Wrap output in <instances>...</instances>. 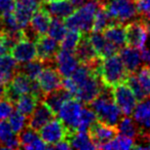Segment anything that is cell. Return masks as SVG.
Returning <instances> with one entry per match:
<instances>
[{"label": "cell", "mask_w": 150, "mask_h": 150, "mask_svg": "<svg viewBox=\"0 0 150 150\" xmlns=\"http://www.w3.org/2000/svg\"><path fill=\"white\" fill-rule=\"evenodd\" d=\"M8 123L16 134H19L23 129L28 127V117L18 110H13L8 117Z\"/></svg>", "instance_id": "obj_36"}, {"label": "cell", "mask_w": 150, "mask_h": 150, "mask_svg": "<svg viewBox=\"0 0 150 150\" xmlns=\"http://www.w3.org/2000/svg\"><path fill=\"white\" fill-rule=\"evenodd\" d=\"M37 58L43 61L45 64L54 63V59L60 50V42L50 35L39 36L35 41Z\"/></svg>", "instance_id": "obj_13"}, {"label": "cell", "mask_w": 150, "mask_h": 150, "mask_svg": "<svg viewBox=\"0 0 150 150\" xmlns=\"http://www.w3.org/2000/svg\"><path fill=\"white\" fill-rule=\"evenodd\" d=\"M62 75L57 70L54 63L46 64L37 77V81L44 95L62 88Z\"/></svg>", "instance_id": "obj_11"}, {"label": "cell", "mask_w": 150, "mask_h": 150, "mask_svg": "<svg viewBox=\"0 0 150 150\" xmlns=\"http://www.w3.org/2000/svg\"><path fill=\"white\" fill-rule=\"evenodd\" d=\"M141 52V58H142V62H143V65L145 66H150V48H147L145 46L140 50Z\"/></svg>", "instance_id": "obj_40"}, {"label": "cell", "mask_w": 150, "mask_h": 150, "mask_svg": "<svg viewBox=\"0 0 150 150\" xmlns=\"http://www.w3.org/2000/svg\"><path fill=\"white\" fill-rule=\"evenodd\" d=\"M113 24H116V22L111 18V16L109 15V13L105 8L104 4L102 2L100 6H99V8L97 9L96 15H95L94 25H93L92 31L103 32L106 28H108L109 26L113 25Z\"/></svg>", "instance_id": "obj_28"}, {"label": "cell", "mask_w": 150, "mask_h": 150, "mask_svg": "<svg viewBox=\"0 0 150 150\" xmlns=\"http://www.w3.org/2000/svg\"><path fill=\"white\" fill-rule=\"evenodd\" d=\"M67 30H68V28L66 27L64 20L52 18V22H50V27H48L47 34L50 37H52L54 39L58 40L60 42L65 36Z\"/></svg>", "instance_id": "obj_32"}, {"label": "cell", "mask_w": 150, "mask_h": 150, "mask_svg": "<svg viewBox=\"0 0 150 150\" xmlns=\"http://www.w3.org/2000/svg\"><path fill=\"white\" fill-rule=\"evenodd\" d=\"M97 120V116L95 112L90 108V107L83 106L81 111V115H80L79 122H78V127L76 131H86L88 132L90 127Z\"/></svg>", "instance_id": "obj_35"}, {"label": "cell", "mask_w": 150, "mask_h": 150, "mask_svg": "<svg viewBox=\"0 0 150 150\" xmlns=\"http://www.w3.org/2000/svg\"><path fill=\"white\" fill-rule=\"evenodd\" d=\"M135 145V140L123 135H117L112 141L107 143L102 149H132Z\"/></svg>", "instance_id": "obj_33"}, {"label": "cell", "mask_w": 150, "mask_h": 150, "mask_svg": "<svg viewBox=\"0 0 150 150\" xmlns=\"http://www.w3.org/2000/svg\"><path fill=\"white\" fill-rule=\"evenodd\" d=\"M116 127L118 129V134L127 136L134 140H136L141 135V129H140L138 123L134 118H131L129 115H125V117H121Z\"/></svg>", "instance_id": "obj_27"}, {"label": "cell", "mask_w": 150, "mask_h": 150, "mask_svg": "<svg viewBox=\"0 0 150 150\" xmlns=\"http://www.w3.org/2000/svg\"><path fill=\"white\" fill-rule=\"evenodd\" d=\"M107 40L116 48L120 50L127 45L125 42V25L122 24H113L102 32Z\"/></svg>", "instance_id": "obj_26"}, {"label": "cell", "mask_w": 150, "mask_h": 150, "mask_svg": "<svg viewBox=\"0 0 150 150\" xmlns=\"http://www.w3.org/2000/svg\"><path fill=\"white\" fill-rule=\"evenodd\" d=\"M52 148H54V149H63V150H68L71 148L70 144H69L68 140L65 139V140H62V141L58 142V143L54 144L52 146H50V149H52Z\"/></svg>", "instance_id": "obj_41"}, {"label": "cell", "mask_w": 150, "mask_h": 150, "mask_svg": "<svg viewBox=\"0 0 150 150\" xmlns=\"http://www.w3.org/2000/svg\"><path fill=\"white\" fill-rule=\"evenodd\" d=\"M105 84L103 83L100 75L97 72H93L86 81L78 86L77 92L74 98L86 105H88L103 90Z\"/></svg>", "instance_id": "obj_6"}, {"label": "cell", "mask_w": 150, "mask_h": 150, "mask_svg": "<svg viewBox=\"0 0 150 150\" xmlns=\"http://www.w3.org/2000/svg\"><path fill=\"white\" fill-rule=\"evenodd\" d=\"M125 31L127 45L139 48V50L145 46L148 38V32L145 24L141 19L125 24Z\"/></svg>", "instance_id": "obj_10"}, {"label": "cell", "mask_w": 150, "mask_h": 150, "mask_svg": "<svg viewBox=\"0 0 150 150\" xmlns=\"http://www.w3.org/2000/svg\"><path fill=\"white\" fill-rule=\"evenodd\" d=\"M11 54L19 65L24 64L37 58L36 44L32 40L23 37L11 47Z\"/></svg>", "instance_id": "obj_15"}, {"label": "cell", "mask_w": 150, "mask_h": 150, "mask_svg": "<svg viewBox=\"0 0 150 150\" xmlns=\"http://www.w3.org/2000/svg\"><path fill=\"white\" fill-rule=\"evenodd\" d=\"M2 98H4V86H0V100Z\"/></svg>", "instance_id": "obj_43"}, {"label": "cell", "mask_w": 150, "mask_h": 150, "mask_svg": "<svg viewBox=\"0 0 150 150\" xmlns=\"http://www.w3.org/2000/svg\"><path fill=\"white\" fill-rule=\"evenodd\" d=\"M99 75L103 83L107 86H113L127 81L129 72L125 69L119 54H113L102 59L99 68Z\"/></svg>", "instance_id": "obj_3"}, {"label": "cell", "mask_w": 150, "mask_h": 150, "mask_svg": "<svg viewBox=\"0 0 150 150\" xmlns=\"http://www.w3.org/2000/svg\"><path fill=\"white\" fill-rule=\"evenodd\" d=\"M113 99L122 115H131L137 105V98L127 82H121L112 88Z\"/></svg>", "instance_id": "obj_7"}, {"label": "cell", "mask_w": 150, "mask_h": 150, "mask_svg": "<svg viewBox=\"0 0 150 150\" xmlns=\"http://www.w3.org/2000/svg\"><path fill=\"white\" fill-rule=\"evenodd\" d=\"M38 102H39V100H38L34 95L25 94V95H22V96L18 99L15 106L17 107L18 111H20V112L23 113L24 115L29 117L30 115H31V113L33 112V110L35 109Z\"/></svg>", "instance_id": "obj_29"}, {"label": "cell", "mask_w": 150, "mask_h": 150, "mask_svg": "<svg viewBox=\"0 0 150 150\" xmlns=\"http://www.w3.org/2000/svg\"><path fill=\"white\" fill-rule=\"evenodd\" d=\"M43 3H47V2H52V1H54V0H41Z\"/></svg>", "instance_id": "obj_45"}, {"label": "cell", "mask_w": 150, "mask_h": 150, "mask_svg": "<svg viewBox=\"0 0 150 150\" xmlns=\"http://www.w3.org/2000/svg\"><path fill=\"white\" fill-rule=\"evenodd\" d=\"M41 6L50 13L52 18L61 20L68 18L76 8L69 0H54L52 2L44 3Z\"/></svg>", "instance_id": "obj_21"}, {"label": "cell", "mask_w": 150, "mask_h": 150, "mask_svg": "<svg viewBox=\"0 0 150 150\" xmlns=\"http://www.w3.org/2000/svg\"><path fill=\"white\" fill-rule=\"evenodd\" d=\"M19 71V63L11 54L0 57V86H4Z\"/></svg>", "instance_id": "obj_22"}, {"label": "cell", "mask_w": 150, "mask_h": 150, "mask_svg": "<svg viewBox=\"0 0 150 150\" xmlns=\"http://www.w3.org/2000/svg\"><path fill=\"white\" fill-rule=\"evenodd\" d=\"M72 95L68 92L67 90H65L64 88H60L56 91H52L50 93H47V94L44 95L43 101L50 109L54 113V114H58L59 110L62 107V105L64 104L66 101L72 99Z\"/></svg>", "instance_id": "obj_24"}, {"label": "cell", "mask_w": 150, "mask_h": 150, "mask_svg": "<svg viewBox=\"0 0 150 150\" xmlns=\"http://www.w3.org/2000/svg\"><path fill=\"white\" fill-rule=\"evenodd\" d=\"M118 52H119V57H120L121 61H122L123 65H125L129 74L136 73L143 66V62H142V58H141V52H140L139 48L132 47V46L127 45L120 48Z\"/></svg>", "instance_id": "obj_19"}, {"label": "cell", "mask_w": 150, "mask_h": 150, "mask_svg": "<svg viewBox=\"0 0 150 150\" xmlns=\"http://www.w3.org/2000/svg\"><path fill=\"white\" fill-rule=\"evenodd\" d=\"M41 7V0H18L13 9V16L22 29L28 27L32 16Z\"/></svg>", "instance_id": "obj_12"}, {"label": "cell", "mask_w": 150, "mask_h": 150, "mask_svg": "<svg viewBox=\"0 0 150 150\" xmlns=\"http://www.w3.org/2000/svg\"><path fill=\"white\" fill-rule=\"evenodd\" d=\"M132 114L141 129V134L147 133L150 129V96L140 100Z\"/></svg>", "instance_id": "obj_18"}, {"label": "cell", "mask_w": 150, "mask_h": 150, "mask_svg": "<svg viewBox=\"0 0 150 150\" xmlns=\"http://www.w3.org/2000/svg\"><path fill=\"white\" fill-rule=\"evenodd\" d=\"M90 108L95 112L97 119L110 125H117L122 117L120 109L113 99L112 88L104 86L101 93L90 103Z\"/></svg>", "instance_id": "obj_1"}, {"label": "cell", "mask_w": 150, "mask_h": 150, "mask_svg": "<svg viewBox=\"0 0 150 150\" xmlns=\"http://www.w3.org/2000/svg\"><path fill=\"white\" fill-rule=\"evenodd\" d=\"M82 34L83 33H81L79 30L68 29L65 36L63 37V39L61 40V48L62 50H70V52H74L76 46L79 43L80 39H81Z\"/></svg>", "instance_id": "obj_31"}, {"label": "cell", "mask_w": 150, "mask_h": 150, "mask_svg": "<svg viewBox=\"0 0 150 150\" xmlns=\"http://www.w3.org/2000/svg\"><path fill=\"white\" fill-rule=\"evenodd\" d=\"M45 63L40 59L36 58L34 60H31L29 62H26L24 64L19 65V71L23 72L25 75H27L30 79H37L38 75L42 71V69L45 66Z\"/></svg>", "instance_id": "obj_30"}, {"label": "cell", "mask_w": 150, "mask_h": 150, "mask_svg": "<svg viewBox=\"0 0 150 150\" xmlns=\"http://www.w3.org/2000/svg\"><path fill=\"white\" fill-rule=\"evenodd\" d=\"M103 4L111 18L118 24L125 25L136 18H139L136 0H107Z\"/></svg>", "instance_id": "obj_4"}, {"label": "cell", "mask_w": 150, "mask_h": 150, "mask_svg": "<svg viewBox=\"0 0 150 150\" xmlns=\"http://www.w3.org/2000/svg\"><path fill=\"white\" fill-rule=\"evenodd\" d=\"M69 1H70L75 7H78V6H80V5L84 4L86 2H88V0H69Z\"/></svg>", "instance_id": "obj_42"}, {"label": "cell", "mask_w": 150, "mask_h": 150, "mask_svg": "<svg viewBox=\"0 0 150 150\" xmlns=\"http://www.w3.org/2000/svg\"><path fill=\"white\" fill-rule=\"evenodd\" d=\"M54 64L62 77H70L72 73L79 66V61L74 52L62 50H59L54 59Z\"/></svg>", "instance_id": "obj_14"}, {"label": "cell", "mask_w": 150, "mask_h": 150, "mask_svg": "<svg viewBox=\"0 0 150 150\" xmlns=\"http://www.w3.org/2000/svg\"><path fill=\"white\" fill-rule=\"evenodd\" d=\"M40 138L47 144V148H50L54 144L67 139L69 132L64 123L60 119L52 118L38 131Z\"/></svg>", "instance_id": "obj_9"}, {"label": "cell", "mask_w": 150, "mask_h": 150, "mask_svg": "<svg viewBox=\"0 0 150 150\" xmlns=\"http://www.w3.org/2000/svg\"><path fill=\"white\" fill-rule=\"evenodd\" d=\"M15 110V104L7 100L6 98H2L0 100V120L8 119L13 111Z\"/></svg>", "instance_id": "obj_37"}, {"label": "cell", "mask_w": 150, "mask_h": 150, "mask_svg": "<svg viewBox=\"0 0 150 150\" xmlns=\"http://www.w3.org/2000/svg\"><path fill=\"white\" fill-rule=\"evenodd\" d=\"M21 148L18 134L11 129L5 120H0V149H18Z\"/></svg>", "instance_id": "obj_23"}, {"label": "cell", "mask_w": 150, "mask_h": 150, "mask_svg": "<svg viewBox=\"0 0 150 150\" xmlns=\"http://www.w3.org/2000/svg\"><path fill=\"white\" fill-rule=\"evenodd\" d=\"M88 134L92 138L93 142L96 145L97 149H102L104 145L112 141L117 135L118 129L116 125H110L97 119L88 129Z\"/></svg>", "instance_id": "obj_8"}, {"label": "cell", "mask_w": 150, "mask_h": 150, "mask_svg": "<svg viewBox=\"0 0 150 150\" xmlns=\"http://www.w3.org/2000/svg\"><path fill=\"white\" fill-rule=\"evenodd\" d=\"M54 115L56 114L52 112V109L41 100L37 103L35 109L28 118V127L38 132L45 123L52 120Z\"/></svg>", "instance_id": "obj_16"}, {"label": "cell", "mask_w": 150, "mask_h": 150, "mask_svg": "<svg viewBox=\"0 0 150 150\" xmlns=\"http://www.w3.org/2000/svg\"><path fill=\"white\" fill-rule=\"evenodd\" d=\"M83 106V103L72 98L66 101L59 110L57 115L59 116V119L67 127L69 133H72V132L77 129Z\"/></svg>", "instance_id": "obj_5"}, {"label": "cell", "mask_w": 150, "mask_h": 150, "mask_svg": "<svg viewBox=\"0 0 150 150\" xmlns=\"http://www.w3.org/2000/svg\"><path fill=\"white\" fill-rule=\"evenodd\" d=\"M19 139L21 148L25 149H47V144L40 138L37 131L31 129L29 127H26L19 133Z\"/></svg>", "instance_id": "obj_20"}, {"label": "cell", "mask_w": 150, "mask_h": 150, "mask_svg": "<svg viewBox=\"0 0 150 150\" xmlns=\"http://www.w3.org/2000/svg\"><path fill=\"white\" fill-rule=\"evenodd\" d=\"M88 37L90 42L92 43L94 50H96L97 54L101 59L108 58L113 54H116L119 52L118 48H116L114 45L110 43L108 40L105 38L102 32L98 31H91L88 33Z\"/></svg>", "instance_id": "obj_17"}, {"label": "cell", "mask_w": 150, "mask_h": 150, "mask_svg": "<svg viewBox=\"0 0 150 150\" xmlns=\"http://www.w3.org/2000/svg\"><path fill=\"white\" fill-rule=\"evenodd\" d=\"M67 140H68L71 148H74V149H80V150L97 149L96 145L93 142L88 132L74 131L72 133L68 134Z\"/></svg>", "instance_id": "obj_25"}, {"label": "cell", "mask_w": 150, "mask_h": 150, "mask_svg": "<svg viewBox=\"0 0 150 150\" xmlns=\"http://www.w3.org/2000/svg\"><path fill=\"white\" fill-rule=\"evenodd\" d=\"M100 0H88L84 4L75 8V11L64 20L68 29L79 30L81 33L88 34L93 30L95 15L101 5Z\"/></svg>", "instance_id": "obj_2"}, {"label": "cell", "mask_w": 150, "mask_h": 150, "mask_svg": "<svg viewBox=\"0 0 150 150\" xmlns=\"http://www.w3.org/2000/svg\"><path fill=\"white\" fill-rule=\"evenodd\" d=\"M145 137H146L147 143H148V145H149V148H150V129L147 132V133H145Z\"/></svg>", "instance_id": "obj_44"}, {"label": "cell", "mask_w": 150, "mask_h": 150, "mask_svg": "<svg viewBox=\"0 0 150 150\" xmlns=\"http://www.w3.org/2000/svg\"><path fill=\"white\" fill-rule=\"evenodd\" d=\"M136 77L138 79L140 86L142 88V92L144 93L145 97L150 96V71L148 66H143L135 73Z\"/></svg>", "instance_id": "obj_34"}, {"label": "cell", "mask_w": 150, "mask_h": 150, "mask_svg": "<svg viewBox=\"0 0 150 150\" xmlns=\"http://www.w3.org/2000/svg\"><path fill=\"white\" fill-rule=\"evenodd\" d=\"M16 0H0V16L13 13Z\"/></svg>", "instance_id": "obj_39"}, {"label": "cell", "mask_w": 150, "mask_h": 150, "mask_svg": "<svg viewBox=\"0 0 150 150\" xmlns=\"http://www.w3.org/2000/svg\"><path fill=\"white\" fill-rule=\"evenodd\" d=\"M136 7L140 19H150V0H136Z\"/></svg>", "instance_id": "obj_38"}]
</instances>
